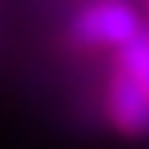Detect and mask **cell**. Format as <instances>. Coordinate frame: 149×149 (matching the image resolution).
Here are the masks:
<instances>
[{
    "mask_svg": "<svg viewBox=\"0 0 149 149\" xmlns=\"http://www.w3.org/2000/svg\"><path fill=\"white\" fill-rule=\"evenodd\" d=\"M146 27L143 7L119 3V0H100V3H83L70 17V37L76 47L96 50V53H116L126 47L139 30Z\"/></svg>",
    "mask_w": 149,
    "mask_h": 149,
    "instance_id": "cell-1",
    "label": "cell"
},
{
    "mask_svg": "<svg viewBox=\"0 0 149 149\" xmlns=\"http://www.w3.org/2000/svg\"><path fill=\"white\" fill-rule=\"evenodd\" d=\"M103 116L113 126V133H119L126 139L149 136V100L113 63L106 70V80H103Z\"/></svg>",
    "mask_w": 149,
    "mask_h": 149,
    "instance_id": "cell-2",
    "label": "cell"
},
{
    "mask_svg": "<svg viewBox=\"0 0 149 149\" xmlns=\"http://www.w3.org/2000/svg\"><path fill=\"white\" fill-rule=\"evenodd\" d=\"M113 66L123 70V73L143 90V96L149 100V23L126 43V47H119L116 53H113Z\"/></svg>",
    "mask_w": 149,
    "mask_h": 149,
    "instance_id": "cell-3",
    "label": "cell"
},
{
    "mask_svg": "<svg viewBox=\"0 0 149 149\" xmlns=\"http://www.w3.org/2000/svg\"><path fill=\"white\" fill-rule=\"evenodd\" d=\"M143 17H146V23H149V3H146V7H143Z\"/></svg>",
    "mask_w": 149,
    "mask_h": 149,
    "instance_id": "cell-4",
    "label": "cell"
}]
</instances>
